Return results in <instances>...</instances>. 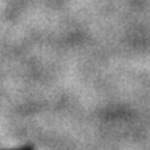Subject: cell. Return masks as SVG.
I'll use <instances>...</instances> for the list:
<instances>
[{
  "label": "cell",
  "instance_id": "obj_1",
  "mask_svg": "<svg viewBox=\"0 0 150 150\" xmlns=\"http://www.w3.org/2000/svg\"><path fill=\"white\" fill-rule=\"evenodd\" d=\"M13 150H35L33 146H25V147H21V149H13Z\"/></svg>",
  "mask_w": 150,
  "mask_h": 150
}]
</instances>
